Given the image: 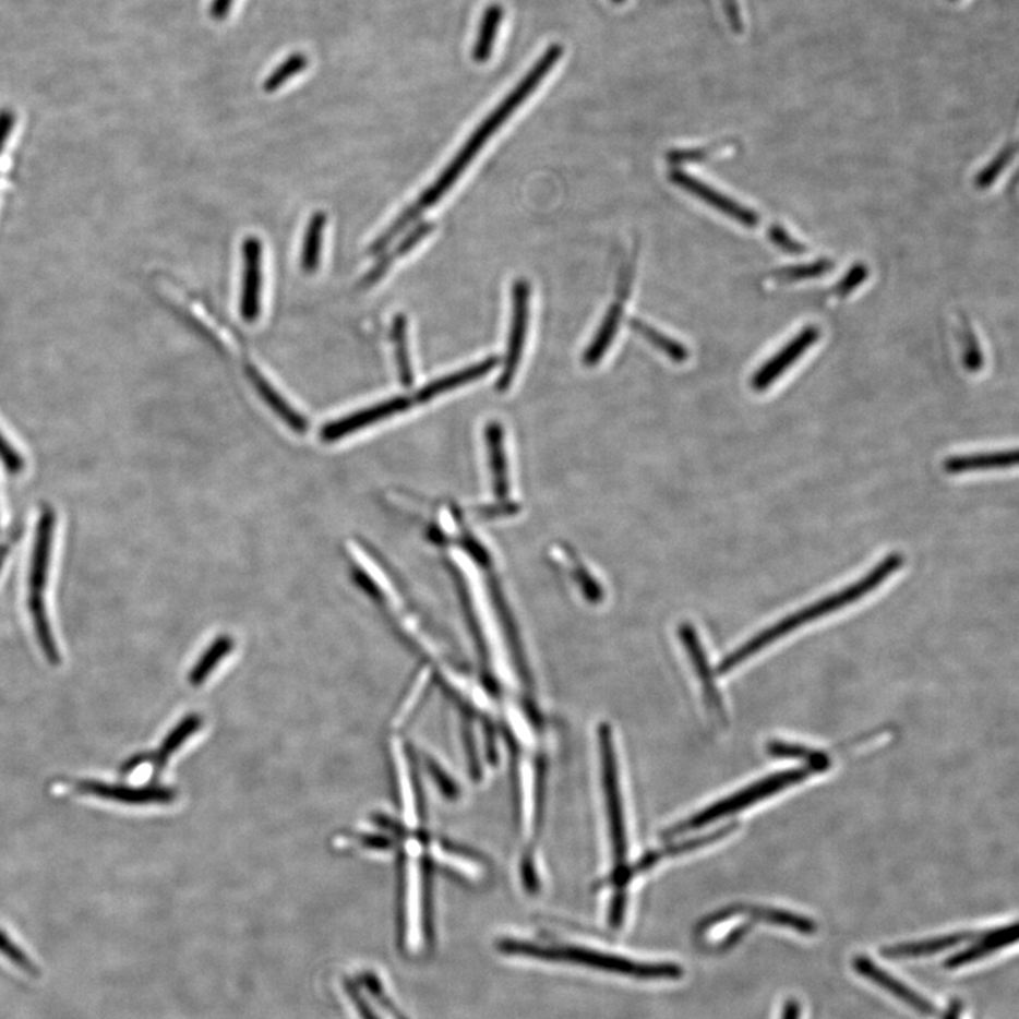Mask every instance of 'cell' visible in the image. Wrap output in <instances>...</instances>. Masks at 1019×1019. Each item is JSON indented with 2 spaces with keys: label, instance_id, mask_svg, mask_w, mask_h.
I'll use <instances>...</instances> for the list:
<instances>
[{
  "label": "cell",
  "instance_id": "6da1fadb",
  "mask_svg": "<svg viewBox=\"0 0 1019 1019\" xmlns=\"http://www.w3.org/2000/svg\"><path fill=\"white\" fill-rule=\"evenodd\" d=\"M562 52H564V49H562L561 45H551L549 49L542 52L540 59H538L537 63L531 67V70L524 75V79L514 87L513 92L503 99L502 104H500L482 123H480L478 130L471 133L469 141L461 147L455 159L447 165L444 173L437 178L436 182L433 183L430 189L425 190V193L422 194L421 199H419L413 206L406 209L409 220H416L419 214L432 207L433 204L444 196L447 190L456 183V180H458L459 176L464 173V170L468 168L470 161L479 154L485 142L490 140V136L513 116V112L536 92L538 85L542 83V80L550 74V71L559 63Z\"/></svg>",
  "mask_w": 1019,
  "mask_h": 1019
},
{
  "label": "cell",
  "instance_id": "7a4b0ae2",
  "mask_svg": "<svg viewBox=\"0 0 1019 1019\" xmlns=\"http://www.w3.org/2000/svg\"><path fill=\"white\" fill-rule=\"evenodd\" d=\"M902 565L903 556L899 554V552H892V554L885 556L883 561H879L868 574L856 580V583L841 589L840 592L832 594L830 597L823 598L820 601L808 604L807 608L800 609V611L789 614V616H786L782 621L775 623L774 626L765 628L764 632L752 637L751 640H747L740 649L732 651L730 656H727L726 659L719 663L718 674L730 673L735 667L744 663L745 660L751 659V657L758 654V651L764 650L766 646L779 640L780 637L789 635L790 632L796 631V628L807 625V623L817 621V619L827 616V614L840 611V609L860 601L861 598L866 597V595L878 588L879 585H883L885 580H887L890 575L897 573Z\"/></svg>",
  "mask_w": 1019,
  "mask_h": 1019
},
{
  "label": "cell",
  "instance_id": "3957f363",
  "mask_svg": "<svg viewBox=\"0 0 1019 1019\" xmlns=\"http://www.w3.org/2000/svg\"><path fill=\"white\" fill-rule=\"evenodd\" d=\"M497 947L502 954L506 955L546 961H565V963L587 966V968L642 980H679L684 973V970L674 963H639L626 957L601 954V951L584 949V947H542L512 939L500 942Z\"/></svg>",
  "mask_w": 1019,
  "mask_h": 1019
},
{
  "label": "cell",
  "instance_id": "277c9868",
  "mask_svg": "<svg viewBox=\"0 0 1019 1019\" xmlns=\"http://www.w3.org/2000/svg\"><path fill=\"white\" fill-rule=\"evenodd\" d=\"M816 771L823 770L817 768V766L807 765L806 768L790 769L782 771V774L771 775L769 778L760 780V782L742 790V792L721 800V802L714 804V806L706 808V811L695 814L693 818L675 827L671 832L692 831L695 830V828L717 822L719 818L730 816L732 813L744 811V808L752 806V804L756 802H760V800L774 796L779 790L788 789L790 786L802 782V780L807 779L808 776L816 774Z\"/></svg>",
  "mask_w": 1019,
  "mask_h": 1019
},
{
  "label": "cell",
  "instance_id": "5b68a950",
  "mask_svg": "<svg viewBox=\"0 0 1019 1019\" xmlns=\"http://www.w3.org/2000/svg\"><path fill=\"white\" fill-rule=\"evenodd\" d=\"M599 740H601L602 747L603 789L604 799H607L609 826H611L614 861H616L618 865H622L625 863L627 851L625 820H623L616 756H614L613 740L609 727H602L601 732H599Z\"/></svg>",
  "mask_w": 1019,
  "mask_h": 1019
},
{
  "label": "cell",
  "instance_id": "8992f818",
  "mask_svg": "<svg viewBox=\"0 0 1019 1019\" xmlns=\"http://www.w3.org/2000/svg\"><path fill=\"white\" fill-rule=\"evenodd\" d=\"M528 302H530V285L526 279H517L513 287V317L507 355L504 359L503 373L496 384L500 393L510 388L520 364L528 327Z\"/></svg>",
  "mask_w": 1019,
  "mask_h": 1019
},
{
  "label": "cell",
  "instance_id": "52a82bcc",
  "mask_svg": "<svg viewBox=\"0 0 1019 1019\" xmlns=\"http://www.w3.org/2000/svg\"><path fill=\"white\" fill-rule=\"evenodd\" d=\"M670 179L675 185L684 189L685 192L693 194V196L703 200V202H706L709 206L717 208L718 212L731 217L732 220L744 224L746 227L758 226L760 218L754 209L741 206L740 203L733 202L732 199L723 196L718 190L703 183L702 180L694 178V176L685 173L683 170L675 169L671 171Z\"/></svg>",
  "mask_w": 1019,
  "mask_h": 1019
},
{
  "label": "cell",
  "instance_id": "ba28073f",
  "mask_svg": "<svg viewBox=\"0 0 1019 1019\" xmlns=\"http://www.w3.org/2000/svg\"><path fill=\"white\" fill-rule=\"evenodd\" d=\"M820 337V331L816 326H807L799 333L796 337L771 357L764 365L756 371L752 379V387L755 392H765L776 380L783 375L784 371L790 369Z\"/></svg>",
  "mask_w": 1019,
  "mask_h": 1019
},
{
  "label": "cell",
  "instance_id": "9c48e42d",
  "mask_svg": "<svg viewBox=\"0 0 1019 1019\" xmlns=\"http://www.w3.org/2000/svg\"><path fill=\"white\" fill-rule=\"evenodd\" d=\"M56 513L50 506L41 510L39 523H37L35 547L31 561V573H28V597L43 598V592L47 587V576H49L52 536H55Z\"/></svg>",
  "mask_w": 1019,
  "mask_h": 1019
},
{
  "label": "cell",
  "instance_id": "30bf717a",
  "mask_svg": "<svg viewBox=\"0 0 1019 1019\" xmlns=\"http://www.w3.org/2000/svg\"><path fill=\"white\" fill-rule=\"evenodd\" d=\"M411 406V398L399 397L389 399V401L380 403L377 406L363 409V411L350 413V416L341 418L339 421L327 423V425L323 428L322 440L326 442L340 440V437L350 435V433H355L361 430V428L377 423L381 419L407 411Z\"/></svg>",
  "mask_w": 1019,
  "mask_h": 1019
},
{
  "label": "cell",
  "instance_id": "8fae6325",
  "mask_svg": "<svg viewBox=\"0 0 1019 1019\" xmlns=\"http://www.w3.org/2000/svg\"><path fill=\"white\" fill-rule=\"evenodd\" d=\"M244 276H242L241 316L247 323L255 322L261 311L262 244L256 237H247L242 244Z\"/></svg>",
  "mask_w": 1019,
  "mask_h": 1019
},
{
  "label": "cell",
  "instance_id": "7c38bea8",
  "mask_svg": "<svg viewBox=\"0 0 1019 1019\" xmlns=\"http://www.w3.org/2000/svg\"><path fill=\"white\" fill-rule=\"evenodd\" d=\"M80 792L95 798L113 800L125 804L169 803L175 793L165 788H130V786L108 784L98 780H83L77 784Z\"/></svg>",
  "mask_w": 1019,
  "mask_h": 1019
},
{
  "label": "cell",
  "instance_id": "4fadbf2b",
  "mask_svg": "<svg viewBox=\"0 0 1019 1019\" xmlns=\"http://www.w3.org/2000/svg\"><path fill=\"white\" fill-rule=\"evenodd\" d=\"M854 969L856 973L863 975L864 979L873 981L878 987L892 994L894 997L901 999V1002L911 1006L915 1011L923 1014V1016H935L936 1008L933 1007L931 1003L926 1002L922 995L907 987L901 981L895 979L888 971L878 968L868 957H855Z\"/></svg>",
  "mask_w": 1019,
  "mask_h": 1019
},
{
  "label": "cell",
  "instance_id": "5bb4252c",
  "mask_svg": "<svg viewBox=\"0 0 1019 1019\" xmlns=\"http://www.w3.org/2000/svg\"><path fill=\"white\" fill-rule=\"evenodd\" d=\"M1017 939V923H1012V925L1009 926L994 928V931L981 933L978 943H974V945H971L968 947V949L959 951V954L950 956L949 959H946L945 968L957 969L961 968V966L973 963V961L983 959V957L992 955L994 951L1012 945V943H1016Z\"/></svg>",
  "mask_w": 1019,
  "mask_h": 1019
},
{
  "label": "cell",
  "instance_id": "9a60e30c",
  "mask_svg": "<svg viewBox=\"0 0 1019 1019\" xmlns=\"http://www.w3.org/2000/svg\"><path fill=\"white\" fill-rule=\"evenodd\" d=\"M497 363V357H489V359H484L478 364L466 367V369L456 371V373L432 381V383L419 389L417 393V403L425 404L437 397V395L452 392V389L459 388L461 385L471 383V381L482 379L485 374H489L490 371L494 370Z\"/></svg>",
  "mask_w": 1019,
  "mask_h": 1019
},
{
  "label": "cell",
  "instance_id": "2e32d148",
  "mask_svg": "<svg viewBox=\"0 0 1019 1019\" xmlns=\"http://www.w3.org/2000/svg\"><path fill=\"white\" fill-rule=\"evenodd\" d=\"M488 588L490 598H492V603L494 611L497 612L500 623H502L504 635L508 642L510 650H512L513 661L516 664L518 673L522 678L528 681V670L526 666V659H524L523 649L520 646V637H518L516 622L513 621L512 613L508 611V604L506 598L500 588L499 580L494 574L488 575Z\"/></svg>",
  "mask_w": 1019,
  "mask_h": 1019
},
{
  "label": "cell",
  "instance_id": "e0dca14e",
  "mask_svg": "<svg viewBox=\"0 0 1019 1019\" xmlns=\"http://www.w3.org/2000/svg\"><path fill=\"white\" fill-rule=\"evenodd\" d=\"M680 635L681 639H683L685 649H687L690 657H692L695 669H697L699 679L703 681L709 707H711L714 711L718 712L719 718L723 719V707L721 698H719L716 683H714L712 680L711 669H709L707 656L704 654L702 643L698 640L697 632H695V628L692 625L684 623V625L680 628Z\"/></svg>",
  "mask_w": 1019,
  "mask_h": 1019
},
{
  "label": "cell",
  "instance_id": "ac0fdd59",
  "mask_svg": "<svg viewBox=\"0 0 1019 1019\" xmlns=\"http://www.w3.org/2000/svg\"><path fill=\"white\" fill-rule=\"evenodd\" d=\"M1018 461V452L999 451L988 452V454H975L963 456H951L947 458L943 468L949 475L968 473V471L1007 469L1016 466Z\"/></svg>",
  "mask_w": 1019,
  "mask_h": 1019
},
{
  "label": "cell",
  "instance_id": "d6986e66",
  "mask_svg": "<svg viewBox=\"0 0 1019 1019\" xmlns=\"http://www.w3.org/2000/svg\"><path fill=\"white\" fill-rule=\"evenodd\" d=\"M485 442H488L490 470H492L493 492L500 500L508 496V471L506 451H504L503 427L497 422H490L485 428Z\"/></svg>",
  "mask_w": 1019,
  "mask_h": 1019
},
{
  "label": "cell",
  "instance_id": "ffe728a7",
  "mask_svg": "<svg viewBox=\"0 0 1019 1019\" xmlns=\"http://www.w3.org/2000/svg\"><path fill=\"white\" fill-rule=\"evenodd\" d=\"M978 933L973 932H961L955 933V935H946L942 937H935V939L919 942V943H904V945H897L892 947H887L883 950V956L889 957V959H904V957H922V956H932L939 954V951L950 949L960 945L966 940L974 939L978 937Z\"/></svg>",
  "mask_w": 1019,
  "mask_h": 1019
},
{
  "label": "cell",
  "instance_id": "44dd1931",
  "mask_svg": "<svg viewBox=\"0 0 1019 1019\" xmlns=\"http://www.w3.org/2000/svg\"><path fill=\"white\" fill-rule=\"evenodd\" d=\"M503 17L504 9L502 4L493 3L485 8L482 22H480L478 39L475 41L473 51H471V57H473L476 63H485L492 57L494 41H496Z\"/></svg>",
  "mask_w": 1019,
  "mask_h": 1019
},
{
  "label": "cell",
  "instance_id": "7402d4cb",
  "mask_svg": "<svg viewBox=\"0 0 1019 1019\" xmlns=\"http://www.w3.org/2000/svg\"><path fill=\"white\" fill-rule=\"evenodd\" d=\"M623 314V307L621 302L611 304L607 316H604L601 327L595 336L592 345H590L585 351L584 355V364L587 367H594L601 361L604 353H607L609 346L612 345L614 336H616L619 325H621Z\"/></svg>",
  "mask_w": 1019,
  "mask_h": 1019
},
{
  "label": "cell",
  "instance_id": "603a6c76",
  "mask_svg": "<svg viewBox=\"0 0 1019 1019\" xmlns=\"http://www.w3.org/2000/svg\"><path fill=\"white\" fill-rule=\"evenodd\" d=\"M28 611H31L33 626L36 628L37 640L40 643L43 654H45L50 664H60L61 656L55 636H52L45 599L28 597Z\"/></svg>",
  "mask_w": 1019,
  "mask_h": 1019
},
{
  "label": "cell",
  "instance_id": "cb8c5ba5",
  "mask_svg": "<svg viewBox=\"0 0 1019 1019\" xmlns=\"http://www.w3.org/2000/svg\"><path fill=\"white\" fill-rule=\"evenodd\" d=\"M249 375L252 380V383L255 385L256 392L261 394V397L265 399V403L268 404V406L273 408L274 411L278 413V416L283 418L290 428H293V430L299 432L307 428L304 419L299 416V413L295 411V409L290 407L287 401H285L283 395L276 392V389L268 383V381L262 377L259 371L250 367Z\"/></svg>",
  "mask_w": 1019,
  "mask_h": 1019
},
{
  "label": "cell",
  "instance_id": "d4e9b609",
  "mask_svg": "<svg viewBox=\"0 0 1019 1019\" xmlns=\"http://www.w3.org/2000/svg\"><path fill=\"white\" fill-rule=\"evenodd\" d=\"M326 226V214L323 212L314 213L311 221L304 232L302 247L301 265L307 274H313L319 268L321 261V250L323 241V231Z\"/></svg>",
  "mask_w": 1019,
  "mask_h": 1019
},
{
  "label": "cell",
  "instance_id": "484cf974",
  "mask_svg": "<svg viewBox=\"0 0 1019 1019\" xmlns=\"http://www.w3.org/2000/svg\"><path fill=\"white\" fill-rule=\"evenodd\" d=\"M628 325H631L633 331L639 333L647 341H650L651 345L657 347L661 353H664L667 357H670L671 360L675 361V363H684V361L688 359V350L685 349L681 343L656 331L649 323L643 322L640 319H631Z\"/></svg>",
  "mask_w": 1019,
  "mask_h": 1019
},
{
  "label": "cell",
  "instance_id": "4316f807",
  "mask_svg": "<svg viewBox=\"0 0 1019 1019\" xmlns=\"http://www.w3.org/2000/svg\"><path fill=\"white\" fill-rule=\"evenodd\" d=\"M392 336L395 347V359H397L399 379L406 385H411L413 381L411 357H409L408 346V321L406 314H395L392 327Z\"/></svg>",
  "mask_w": 1019,
  "mask_h": 1019
},
{
  "label": "cell",
  "instance_id": "83f0119b",
  "mask_svg": "<svg viewBox=\"0 0 1019 1019\" xmlns=\"http://www.w3.org/2000/svg\"><path fill=\"white\" fill-rule=\"evenodd\" d=\"M755 918L760 919L774 925L793 928L803 933V935H813L816 933L817 925L811 919L794 915L792 912L779 911V909L756 908L751 911Z\"/></svg>",
  "mask_w": 1019,
  "mask_h": 1019
},
{
  "label": "cell",
  "instance_id": "f1b7e54d",
  "mask_svg": "<svg viewBox=\"0 0 1019 1019\" xmlns=\"http://www.w3.org/2000/svg\"><path fill=\"white\" fill-rule=\"evenodd\" d=\"M768 754L775 756V758H790V759H804L807 762V765L818 766V768L826 770L830 766V760H828L826 755L820 754V752L807 750V747L784 744V742H771L768 745Z\"/></svg>",
  "mask_w": 1019,
  "mask_h": 1019
},
{
  "label": "cell",
  "instance_id": "f546056e",
  "mask_svg": "<svg viewBox=\"0 0 1019 1019\" xmlns=\"http://www.w3.org/2000/svg\"><path fill=\"white\" fill-rule=\"evenodd\" d=\"M433 230V224L423 223L421 226H418L416 230L409 235L406 240L399 244L398 249L394 251L393 255H389L387 260H381L380 264L375 266L373 271L364 279L365 285H371L380 278L381 275L385 273V269L392 265L394 259H399V256L406 255L407 252L411 251L413 247L418 244L419 241H422L430 232Z\"/></svg>",
  "mask_w": 1019,
  "mask_h": 1019
},
{
  "label": "cell",
  "instance_id": "4dcf8cb0",
  "mask_svg": "<svg viewBox=\"0 0 1019 1019\" xmlns=\"http://www.w3.org/2000/svg\"><path fill=\"white\" fill-rule=\"evenodd\" d=\"M199 726L200 721L196 717L185 718L184 721L166 738L164 745H161L160 751L157 752L154 758L156 770L164 768L169 756L175 754L176 750L188 740L190 733L197 730Z\"/></svg>",
  "mask_w": 1019,
  "mask_h": 1019
},
{
  "label": "cell",
  "instance_id": "1f68e13d",
  "mask_svg": "<svg viewBox=\"0 0 1019 1019\" xmlns=\"http://www.w3.org/2000/svg\"><path fill=\"white\" fill-rule=\"evenodd\" d=\"M231 646V640L226 639V637L214 643V645L209 647L207 654L203 656V659L194 667L192 674H190V683L194 685L203 683L204 679L209 674V671L214 669V666L220 663L223 657L230 651Z\"/></svg>",
  "mask_w": 1019,
  "mask_h": 1019
},
{
  "label": "cell",
  "instance_id": "d6a6232c",
  "mask_svg": "<svg viewBox=\"0 0 1019 1019\" xmlns=\"http://www.w3.org/2000/svg\"><path fill=\"white\" fill-rule=\"evenodd\" d=\"M0 955L7 957L19 970L25 971L32 978H39L40 969L33 963L31 957L14 943L11 937L0 928Z\"/></svg>",
  "mask_w": 1019,
  "mask_h": 1019
},
{
  "label": "cell",
  "instance_id": "836d02e7",
  "mask_svg": "<svg viewBox=\"0 0 1019 1019\" xmlns=\"http://www.w3.org/2000/svg\"><path fill=\"white\" fill-rule=\"evenodd\" d=\"M308 65V59L301 52L292 55L289 57L285 63L280 64L278 69L274 71L273 74L266 79L264 84V89L266 93H274L276 89L287 83L290 77L301 73L304 70V67Z\"/></svg>",
  "mask_w": 1019,
  "mask_h": 1019
},
{
  "label": "cell",
  "instance_id": "e575fe53",
  "mask_svg": "<svg viewBox=\"0 0 1019 1019\" xmlns=\"http://www.w3.org/2000/svg\"><path fill=\"white\" fill-rule=\"evenodd\" d=\"M455 580H456V585H458L460 602L461 604H464V611L466 614V619H468L470 632H471V635H473L475 637L476 646H478L479 654L480 656H482V659L484 661L485 660L489 661L488 659L489 655H488V649H485L484 639L482 635V628H480L478 618H476V614L473 612V607H471L468 588H466V584L464 583V579H461V576L458 573L455 574Z\"/></svg>",
  "mask_w": 1019,
  "mask_h": 1019
},
{
  "label": "cell",
  "instance_id": "d590c367",
  "mask_svg": "<svg viewBox=\"0 0 1019 1019\" xmlns=\"http://www.w3.org/2000/svg\"><path fill=\"white\" fill-rule=\"evenodd\" d=\"M1017 154V145L1007 146L1006 149L999 152L998 156H995L987 168H984L975 178V184L980 189H987L992 185L998 176L1003 173V170L1006 169V166L1009 161L1012 160L1014 155Z\"/></svg>",
  "mask_w": 1019,
  "mask_h": 1019
},
{
  "label": "cell",
  "instance_id": "8d00e7d4",
  "mask_svg": "<svg viewBox=\"0 0 1019 1019\" xmlns=\"http://www.w3.org/2000/svg\"><path fill=\"white\" fill-rule=\"evenodd\" d=\"M832 268H835L832 261L820 260L813 262V264L789 266V268L778 271L775 276H778V278L784 280L812 279L827 274L828 271H831Z\"/></svg>",
  "mask_w": 1019,
  "mask_h": 1019
},
{
  "label": "cell",
  "instance_id": "74e56055",
  "mask_svg": "<svg viewBox=\"0 0 1019 1019\" xmlns=\"http://www.w3.org/2000/svg\"><path fill=\"white\" fill-rule=\"evenodd\" d=\"M868 276V268L864 264H856L847 273L844 278L836 285L835 293L837 297H847L852 290L860 287Z\"/></svg>",
  "mask_w": 1019,
  "mask_h": 1019
},
{
  "label": "cell",
  "instance_id": "f35d334b",
  "mask_svg": "<svg viewBox=\"0 0 1019 1019\" xmlns=\"http://www.w3.org/2000/svg\"><path fill=\"white\" fill-rule=\"evenodd\" d=\"M768 235L770 241L774 242L776 247H779L780 250L789 252V254L799 255L803 254V252H806V247H803L800 244V242L793 240V238L788 235V231H786L783 227L778 226V224L770 226Z\"/></svg>",
  "mask_w": 1019,
  "mask_h": 1019
},
{
  "label": "cell",
  "instance_id": "ab89813d",
  "mask_svg": "<svg viewBox=\"0 0 1019 1019\" xmlns=\"http://www.w3.org/2000/svg\"><path fill=\"white\" fill-rule=\"evenodd\" d=\"M0 460L3 461L4 468L12 475H19L21 471L25 470V459L19 455V452L9 444L7 437L0 433Z\"/></svg>",
  "mask_w": 1019,
  "mask_h": 1019
},
{
  "label": "cell",
  "instance_id": "60d3db41",
  "mask_svg": "<svg viewBox=\"0 0 1019 1019\" xmlns=\"http://www.w3.org/2000/svg\"><path fill=\"white\" fill-rule=\"evenodd\" d=\"M711 152L712 149L671 151L669 154H667V160L674 165L690 164V161H699L706 159V157L711 154Z\"/></svg>",
  "mask_w": 1019,
  "mask_h": 1019
},
{
  "label": "cell",
  "instance_id": "b9f144b4",
  "mask_svg": "<svg viewBox=\"0 0 1019 1019\" xmlns=\"http://www.w3.org/2000/svg\"><path fill=\"white\" fill-rule=\"evenodd\" d=\"M964 364L970 371H979L983 367V355L973 335H969L966 339Z\"/></svg>",
  "mask_w": 1019,
  "mask_h": 1019
},
{
  "label": "cell",
  "instance_id": "7bdbcfd3",
  "mask_svg": "<svg viewBox=\"0 0 1019 1019\" xmlns=\"http://www.w3.org/2000/svg\"><path fill=\"white\" fill-rule=\"evenodd\" d=\"M633 276H635V262L631 261L622 271L618 280L619 302L626 301L632 290Z\"/></svg>",
  "mask_w": 1019,
  "mask_h": 1019
},
{
  "label": "cell",
  "instance_id": "ee69618b",
  "mask_svg": "<svg viewBox=\"0 0 1019 1019\" xmlns=\"http://www.w3.org/2000/svg\"><path fill=\"white\" fill-rule=\"evenodd\" d=\"M14 112L11 109H0V154H2L3 146L7 144L9 135L14 127Z\"/></svg>",
  "mask_w": 1019,
  "mask_h": 1019
},
{
  "label": "cell",
  "instance_id": "f6af8a7d",
  "mask_svg": "<svg viewBox=\"0 0 1019 1019\" xmlns=\"http://www.w3.org/2000/svg\"><path fill=\"white\" fill-rule=\"evenodd\" d=\"M23 530H25V528H23L21 524H16V526L13 527L12 535L9 536L7 541H3L2 544H0V571H2L4 561H7L9 552H11L14 542L19 541V538L22 537Z\"/></svg>",
  "mask_w": 1019,
  "mask_h": 1019
},
{
  "label": "cell",
  "instance_id": "bcb514c9",
  "mask_svg": "<svg viewBox=\"0 0 1019 1019\" xmlns=\"http://www.w3.org/2000/svg\"><path fill=\"white\" fill-rule=\"evenodd\" d=\"M727 21H736L741 16V7L738 0H721Z\"/></svg>",
  "mask_w": 1019,
  "mask_h": 1019
},
{
  "label": "cell",
  "instance_id": "7dc6e473",
  "mask_svg": "<svg viewBox=\"0 0 1019 1019\" xmlns=\"http://www.w3.org/2000/svg\"><path fill=\"white\" fill-rule=\"evenodd\" d=\"M232 0H214L212 4V16L214 19H223L227 16L228 11H230Z\"/></svg>",
  "mask_w": 1019,
  "mask_h": 1019
},
{
  "label": "cell",
  "instance_id": "c3c4849f",
  "mask_svg": "<svg viewBox=\"0 0 1019 1019\" xmlns=\"http://www.w3.org/2000/svg\"><path fill=\"white\" fill-rule=\"evenodd\" d=\"M782 1019H800V1004L796 999L786 1003Z\"/></svg>",
  "mask_w": 1019,
  "mask_h": 1019
},
{
  "label": "cell",
  "instance_id": "681fc988",
  "mask_svg": "<svg viewBox=\"0 0 1019 1019\" xmlns=\"http://www.w3.org/2000/svg\"><path fill=\"white\" fill-rule=\"evenodd\" d=\"M961 1009H963V1004H961L959 999H955L954 1003H950V1006L949 1008H947V1011L945 1014V1017H943V1019H959Z\"/></svg>",
  "mask_w": 1019,
  "mask_h": 1019
},
{
  "label": "cell",
  "instance_id": "f907efd6",
  "mask_svg": "<svg viewBox=\"0 0 1019 1019\" xmlns=\"http://www.w3.org/2000/svg\"><path fill=\"white\" fill-rule=\"evenodd\" d=\"M612 2L616 4H623L626 2V0H612Z\"/></svg>",
  "mask_w": 1019,
  "mask_h": 1019
},
{
  "label": "cell",
  "instance_id": "816d5d0a",
  "mask_svg": "<svg viewBox=\"0 0 1019 1019\" xmlns=\"http://www.w3.org/2000/svg\"><path fill=\"white\" fill-rule=\"evenodd\" d=\"M954 2H955V0H954Z\"/></svg>",
  "mask_w": 1019,
  "mask_h": 1019
}]
</instances>
